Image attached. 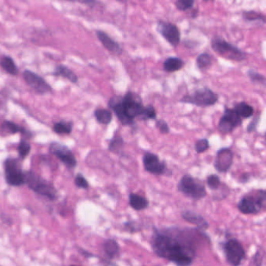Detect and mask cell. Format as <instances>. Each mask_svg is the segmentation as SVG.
<instances>
[{"label": "cell", "instance_id": "6da1fadb", "mask_svg": "<svg viewBox=\"0 0 266 266\" xmlns=\"http://www.w3.org/2000/svg\"><path fill=\"white\" fill-rule=\"evenodd\" d=\"M205 238L202 230L190 228L169 227L156 229L152 247L157 256L178 266H189L196 255L197 245Z\"/></svg>", "mask_w": 266, "mask_h": 266}, {"label": "cell", "instance_id": "7a4b0ae2", "mask_svg": "<svg viewBox=\"0 0 266 266\" xmlns=\"http://www.w3.org/2000/svg\"><path fill=\"white\" fill-rule=\"evenodd\" d=\"M108 106L123 125H132L136 118L143 116L145 109L141 97L131 91L124 96H112L108 102Z\"/></svg>", "mask_w": 266, "mask_h": 266}, {"label": "cell", "instance_id": "3957f363", "mask_svg": "<svg viewBox=\"0 0 266 266\" xmlns=\"http://www.w3.org/2000/svg\"><path fill=\"white\" fill-rule=\"evenodd\" d=\"M25 185L32 191L51 201L58 198V191L49 181L32 172H25Z\"/></svg>", "mask_w": 266, "mask_h": 266}, {"label": "cell", "instance_id": "277c9868", "mask_svg": "<svg viewBox=\"0 0 266 266\" xmlns=\"http://www.w3.org/2000/svg\"><path fill=\"white\" fill-rule=\"evenodd\" d=\"M211 47L216 53L226 59L232 60L235 62H242L247 58V54L245 52L217 36L212 39Z\"/></svg>", "mask_w": 266, "mask_h": 266}, {"label": "cell", "instance_id": "5b68a950", "mask_svg": "<svg viewBox=\"0 0 266 266\" xmlns=\"http://www.w3.org/2000/svg\"><path fill=\"white\" fill-rule=\"evenodd\" d=\"M178 191L195 200H202L207 195V190L203 181L190 175H185L181 178L178 182Z\"/></svg>", "mask_w": 266, "mask_h": 266}, {"label": "cell", "instance_id": "8992f818", "mask_svg": "<svg viewBox=\"0 0 266 266\" xmlns=\"http://www.w3.org/2000/svg\"><path fill=\"white\" fill-rule=\"evenodd\" d=\"M4 169L5 180L9 185L19 187L25 185V172L22 170L18 159L14 157L6 159Z\"/></svg>", "mask_w": 266, "mask_h": 266}, {"label": "cell", "instance_id": "52a82bcc", "mask_svg": "<svg viewBox=\"0 0 266 266\" xmlns=\"http://www.w3.org/2000/svg\"><path fill=\"white\" fill-rule=\"evenodd\" d=\"M218 101V95L209 88H202L195 90L191 94L185 95L180 102L191 104L197 107L213 106Z\"/></svg>", "mask_w": 266, "mask_h": 266}, {"label": "cell", "instance_id": "ba28073f", "mask_svg": "<svg viewBox=\"0 0 266 266\" xmlns=\"http://www.w3.org/2000/svg\"><path fill=\"white\" fill-rule=\"evenodd\" d=\"M49 152L54 156H56L57 158L62 162L66 168L73 169L77 167V160L75 156L65 145L57 143V142L51 143Z\"/></svg>", "mask_w": 266, "mask_h": 266}, {"label": "cell", "instance_id": "9c48e42d", "mask_svg": "<svg viewBox=\"0 0 266 266\" xmlns=\"http://www.w3.org/2000/svg\"><path fill=\"white\" fill-rule=\"evenodd\" d=\"M225 255L228 262L233 266H239L245 256L243 247L236 239H230L223 245Z\"/></svg>", "mask_w": 266, "mask_h": 266}, {"label": "cell", "instance_id": "30bf717a", "mask_svg": "<svg viewBox=\"0 0 266 266\" xmlns=\"http://www.w3.org/2000/svg\"><path fill=\"white\" fill-rule=\"evenodd\" d=\"M156 29L157 32H159L162 37L171 45L177 47L179 45L181 42V32L175 23L159 20Z\"/></svg>", "mask_w": 266, "mask_h": 266}, {"label": "cell", "instance_id": "8fae6325", "mask_svg": "<svg viewBox=\"0 0 266 266\" xmlns=\"http://www.w3.org/2000/svg\"><path fill=\"white\" fill-rule=\"evenodd\" d=\"M23 77L27 85L39 94H45L52 91V87L47 83L43 77L30 70H25L23 72Z\"/></svg>", "mask_w": 266, "mask_h": 266}, {"label": "cell", "instance_id": "7c38bea8", "mask_svg": "<svg viewBox=\"0 0 266 266\" xmlns=\"http://www.w3.org/2000/svg\"><path fill=\"white\" fill-rule=\"evenodd\" d=\"M143 166L145 170L149 173L154 175H163L168 172L166 163L160 161L157 155L147 152L143 155Z\"/></svg>", "mask_w": 266, "mask_h": 266}, {"label": "cell", "instance_id": "4fadbf2b", "mask_svg": "<svg viewBox=\"0 0 266 266\" xmlns=\"http://www.w3.org/2000/svg\"><path fill=\"white\" fill-rule=\"evenodd\" d=\"M242 123L241 117L235 109H225L223 116L219 122L218 129L223 134L231 132L235 128L240 126Z\"/></svg>", "mask_w": 266, "mask_h": 266}, {"label": "cell", "instance_id": "5bb4252c", "mask_svg": "<svg viewBox=\"0 0 266 266\" xmlns=\"http://www.w3.org/2000/svg\"><path fill=\"white\" fill-rule=\"evenodd\" d=\"M233 163V153L228 148H223L216 153L214 167L216 170L225 173L229 170Z\"/></svg>", "mask_w": 266, "mask_h": 266}, {"label": "cell", "instance_id": "9a60e30c", "mask_svg": "<svg viewBox=\"0 0 266 266\" xmlns=\"http://www.w3.org/2000/svg\"><path fill=\"white\" fill-rule=\"evenodd\" d=\"M238 207L240 212L244 214H255L261 210L257 194H255V195H246L241 198L238 203Z\"/></svg>", "mask_w": 266, "mask_h": 266}, {"label": "cell", "instance_id": "2e32d148", "mask_svg": "<svg viewBox=\"0 0 266 266\" xmlns=\"http://www.w3.org/2000/svg\"><path fill=\"white\" fill-rule=\"evenodd\" d=\"M96 35L97 39L100 41L101 43L106 48L107 50L117 55H120L122 53V48L121 45L113 40L106 32L100 30H96Z\"/></svg>", "mask_w": 266, "mask_h": 266}, {"label": "cell", "instance_id": "e0dca14e", "mask_svg": "<svg viewBox=\"0 0 266 266\" xmlns=\"http://www.w3.org/2000/svg\"><path fill=\"white\" fill-rule=\"evenodd\" d=\"M181 216L185 221L188 222L191 224L195 225L197 226V229H200V230H205V229L209 228L208 222L205 220L201 215L198 214L195 212L185 210V211L181 213Z\"/></svg>", "mask_w": 266, "mask_h": 266}, {"label": "cell", "instance_id": "ac0fdd59", "mask_svg": "<svg viewBox=\"0 0 266 266\" xmlns=\"http://www.w3.org/2000/svg\"><path fill=\"white\" fill-rule=\"evenodd\" d=\"M1 130L5 134L13 135V134H16V133H21L22 135L24 136L25 138L26 137L30 138L31 137L30 132L27 131L25 128L17 125L15 122H10V121H7V120L3 122L2 125H1Z\"/></svg>", "mask_w": 266, "mask_h": 266}, {"label": "cell", "instance_id": "d6986e66", "mask_svg": "<svg viewBox=\"0 0 266 266\" xmlns=\"http://www.w3.org/2000/svg\"><path fill=\"white\" fill-rule=\"evenodd\" d=\"M103 251L108 259H114L119 255V245L115 240H106L103 243Z\"/></svg>", "mask_w": 266, "mask_h": 266}, {"label": "cell", "instance_id": "ffe728a7", "mask_svg": "<svg viewBox=\"0 0 266 266\" xmlns=\"http://www.w3.org/2000/svg\"><path fill=\"white\" fill-rule=\"evenodd\" d=\"M128 200H129L130 207L137 211L146 210L149 206V202L147 198L135 193L129 194Z\"/></svg>", "mask_w": 266, "mask_h": 266}, {"label": "cell", "instance_id": "44dd1931", "mask_svg": "<svg viewBox=\"0 0 266 266\" xmlns=\"http://www.w3.org/2000/svg\"><path fill=\"white\" fill-rule=\"evenodd\" d=\"M185 62L178 57H169L163 62V68L167 73H175L183 68Z\"/></svg>", "mask_w": 266, "mask_h": 266}, {"label": "cell", "instance_id": "7402d4cb", "mask_svg": "<svg viewBox=\"0 0 266 266\" xmlns=\"http://www.w3.org/2000/svg\"><path fill=\"white\" fill-rule=\"evenodd\" d=\"M53 75L55 76V77H63V78L66 79V80L72 82L73 83H77L78 82L77 76L65 65H57L55 67V71H54Z\"/></svg>", "mask_w": 266, "mask_h": 266}, {"label": "cell", "instance_id": "603a6c76", "mask_svg": "<svg viewBox=\"0 0 266 266\" xmlns=\"http://www.w3.org/2000/svg\"><path fill=\"white\" fill-rule=\"evenodd\" d=\"M0 66L2 67L3 70L10 75L17 76L18 74V68L11 57L7 55L2 57L0 59Z\"/></svg>", "mask_w": 266, "mask_h": 266}, {"label": "cell", "instance_id": "cb8c5ba5", "mask_svg": "<svg viewBox=\"0 0 266 266\" xmlns=\"http://www.w3.org/2000/svg\"><path fill=\"white\" fill-rule=\"evenodd\" d=\"M73 128H74L73 122L61 120L59 122L54 124L52 130L58 135H70L73 131Z\"/></svg>", "mask_w": 266, "mask_h": 266}, {"label": "cell", "instance_id": "d4e9b609", "mask_svg": "<svg viewBox=\"0 0 266 266\" xmlns=\"http://www.w3.org/2000/svg\"><path fill=\"white\" fill-rule=\"evenodd\" d=\"M94 116L96 121L102 125L110 124L112 118H113L111 111L108 110V109H104V108H98V109L95 110Z\"/></svg>", "mask_w": 266, "mask_h": 266}, {"label": "cell", "instance_id": "484cf974", "mask_svg": "<svg viewBox=\"0 0 266 266\" xmlns=\"http://www.w3.org/2000/svg\"><path fill=\"white\" fill-rule=\"evenodd\" d=\"M242 17L247 22H260L261 23H266V16L255 10L242 12Z\"/></svg>", "mask_w": 266, "mask_h": 266}, {"label": "cell", "instance_id": "4316f807", "mask_svg": "<svg viewBox=\"0 0 266 266\" xmlns=\"http://www.w3.org/2000/svg\"><path fill=\"white\" fill-rule=\"evenodd\" d=\"M235 110L241 118H247L252 116L254 114V109L252 107L250 106L245 102H241L235 107Z\"/></svg>", "mask_w": 266, "mask_h": 266}, {"label": "cell", "instance_id": "83f0119b", "mask_svg": "<svg viewBox=\"0 0 266 266\" xmlns=\"http://www.w3.org/2000/svg\"><path fill=\"white\" fill-rule=\"evenodd\" d=\"M212 65V57L210 54L202 53L197 57L196 65L200 70H207Z\"/></svg>", "mask_w": 266, "mask_h": 266}, {"label": "cell", "instance_id": "f1b7e54d", "mask_svg": "<svg viewBox=\"0 0 266 266\" xmlns=\"http://www.w3.org/2000/svg\"><path fill=\"white\" fill-rule=\"evenodd\" d=\"M124 141L122 137L117 135L115 136L111 140L108 146V150L112 153H118L121 152L122 147H123Z\"/></svg>", "mask_w": 266, "mask_h": 266}, {"label": "cell", "instance_id": "f546056e", "mask_svg": "<svg viewBox=\"0 0 266 266\" xmlns=\"http://www.w3.org/2000/svg\"><path fill=\"white\" fill-rule=\"evenodd\" d=\"M30 150H31V146H30V143L25 139H22L19 143L18 147H17L19 157L22 160L25 159L30 153Z\"/></svg>", "mask_w": 266, "mask_h": 266}, {"label": "cell", "instance_id": "4dcf8cb0", "mask_svg": "<svg viewBox=\"0 0 266 266\" xmlns=\"http://www.w3.org/2000/svg\"><path fill=\"white\" fill-rule=\"evenodd\" d=\"M195 4V0H176L175 7L179 11L185 12L191 10Z\"/></svg>", "mask_w": 266, "mask_h": 266}, {"label": "cell", "instance_id": "1f68e13d", "mask_svg": "<svg viewBox=\"0 0 266 266\" xmlns=\"http://www.w3.org/2000/svg\"><path fill=\"white\" fill-rule=\"evenodd\" d=\"M210 148V143L207 139H201L195 143V150L197 153H203Z\"/></svg>", "mask_w": 266, "mask_h": 266}, {"label": "cell", "instance_id": "d6a6232c", "mask_svg": "<svg viewBox=\"0 0 266 266\" xmlns=\"http://www.w3.org/2000/svg\"><path fill=\"white\" fill-rule=\"evenodd\" d=\"M207 185L212 190L218 189L221 185L220 178L217 175H211L207 178Z\"/></svg>", "mask_w": 266, "mask_h": 266}, {"label": "cell", "instance_id": "836d02e7", "mask_svg": "<svg viewBox=\"0 0 266 266\" xmlns=\"http://www.w3.org/2000/svg\"><path fill=\"white\" fill-rule=\"evenodd\" d=\"M248 76H249L250 78L254 83L266 86V78L261 76V74H258L256 72L252 71V70H250L248 72Z\"/></svg>", "mask_w": 266, "mask_h": 266}, {"label": "cell", "instance_id": "e575fe53", "mask_svg": "<svg viewBox=\"0 0 266 266\" xmlns=\"http://www.w3.org/2000/svg\"><path fill=\"white\" fill-rule=\"evenodd\" d=\"M74 183H75L76 186L83 188V189H87L89 188L88 181L82 174H77V176L75 177V180H74Z\"/></svg>", "mask_w": 266, "mask_h": 266}, {"label": "cell", "instance_id": "d590c367", "mask_svg": "<svg viewBox=\"0 0 266 266\" xmlns=\"http://www.w3.org/2000/svg\"><path fill=\"white\" fill-rule=\"evenodd\" d=\"M143 119H156V112L155 108L152 105L145 107L144 112H143Z\"/></svg>", "mask_w": 266, "mask_h": 266}, {"label": "cell", "instance_id": "8d00e7d4", "mask_svg": "<svg viewBox=\"0 0 266 266\" xmlns=\"http://www.w3.org/2000/svg\"><path fill=\"white\" fill-rule=\"evenodd\" d=\"M156 125L162 134H168V133L170 132V128L164 120L160 119L156 121Z\"/></svg>", "mask_w": 266, "mask_h": 266}, {"label": "cell", "instance_id": "74e56055", "mask_svg": "<svg viewBox=\"0 0 266 266\" xmlns=\"http://www.w3.org/2000/svg\"><path fill=\"white\" fill-rule=\"evenodd\" d=\"M124 226H125V229H126L127 231L130 232V233H135V232L140 230V226L136 222H127L124 224Z\"/></svg>", "mask_w": 266, "mask_h": 266}, {"label": "cell", "instance_id": "f35d334b", "mask_svg": "<svg viewBox=\"0 0 266 266\" xmlns=\"http://www.w3.org/2000/svg\"><path fill=\"white\" fill-rule=\"evenodd\" d=\"M65 1L80 3V4H84L90 7H93L96 4V0H65Z\"/></svg>", "mask_w": 266, "mask_h": 266}, {"label": "cell", "instance_id": "ab89813d", "mask_svg": "<svg viewBox=\"0 0 266 266\" xmlns=\"http://www.w3.org/2000/svg\"><path fill=\"white\" fill-rule=\"evenodd\" d=\"M257 123H258V119L253 120V122H251L249 125H248V131H249V132L254 131V130H255V127H256Z\"/></svg>", "mask_w": 266, "mask_h": 266}, {"label": "cell", "instance_id": "60d3db41", "mask_svg": "<svg viewBox=\"0 0 266 266\" xmlns=\"http://www.w3.org/2000/svg\"><path fill=\"white\" fill-rule=\"evenodd\" d=\"M116 1H118V2L119 3H122V4H126L128 0H116Z\"/></svg>", "mask_w": 266, "mask_h": 266}, {"label": "cell", "instance_id": "b9f144b4", "mask_svg": "<svg viewBox=\"0 0 266 266\" xmlns=\"http://www.w3.org/2000/svg\"><path fill=\"white\" fill-rule=\"evenodd\" d=\"M205 2H209V1H214V0H203Z\"/></svg>", "mask_w": 266, "mask_h": 266}, {"label": "cell", "instance_id": "7bdbcfd3", "mask_svg": "<svg viewBox=\"0 0 266 266\" xmlns=\"http://www.w3.org/2000/svg\"><path fill=\"white\" fill-rule=\"evenodd\" d=\"M70 266H80V265H75V264H72V265H70Z\"/></svg>", "mask_w": 266, "mask_h": 266}, {"label": "cell", "instance_id": "ee69618b", "mask_svg": "<svg viewBox=\"0 0 266 266\" xmlns=\"http://www.w3.org/2000/svg\"><path fill=\"white\" fill-rule=\"evenodd\" d=\"M265 143H266V134H265Z\"/></svg>", "mask_w": 266, "mask_h": 266}]
</instances>
